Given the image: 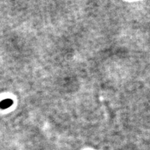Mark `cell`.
<instances>
[{
	"label": "cell",
	"mask_w": 150,
	"mask_h": 150,
	"mask_svg": "<svg viewBox=\"0 0 150 150\" xmlns=\"http://www.w3.org/2000/svg\"><path fill=\"white\" fill-rule=\"evenodd\" d=\"M13 104L12 100L11 99H6V100H4L0 102V109H6L8 108L11 107Z\"/></svg>",
	"instance_id": "1"
}]
</instances>
